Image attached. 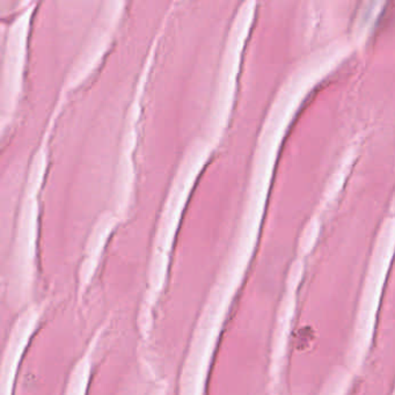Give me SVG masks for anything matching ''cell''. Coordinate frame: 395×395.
Instances as JSON below:
<instances>
[{
  "label": "cell",
  "instance_id": "7a4b0ae2",
  "mask_svg": "<svg viewBox=\"0 0 395 395\" xmlns=\"http://www.w3.org/2000/svg\"><path fill=\"white\" fill-rule=\"evenodd\" d=\"M92 351H93V348L91 347L88 351L82 356V359L77 363L69 385H67L65 395H86L88 381H90Z\"/></svg>",
  "mask_w": 395,
  "mask_h": 395
},
{
  "label": "cell",
  "instance_id": "3957f363",
  "mask_svg": "<svg viewBox=\"0 0 395 395\" xmlns=\"http://www.w3.org/2000/svg\"><path fill=\"white\" fill-rule=\"evenodd\" d=\"M152 395H164V387H160L157 392H154Z\"/></svg>",
  "mask_w": 395,
  "mask_h": 395
},
{
  "label": "cell",
  "instance_id": "6da1fadb",
  "mask_svg": "<svg viewBox=\"0 0 395 395\" xmlns=\"http://www.w3.org/2000/svg\"><path fill=\"white\" fill-rule=\"evenodd\" d=\"M42 312L43 306L36 304L28 305L15 322L0 366V395L13 394L16 370Z\"/></svg>",
  "mask_w": 395,
  "mask_h": 395
}]
</instances>
